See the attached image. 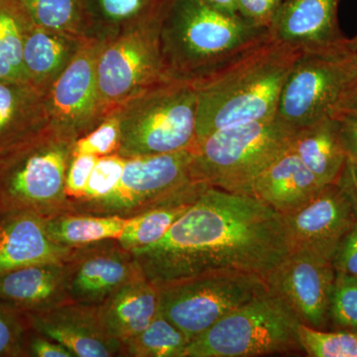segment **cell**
Wrapping results in <instances>:
<instances>
[{"instance_id":"6da1fadb","label":"cell","mask_w":357,"mask_h":357,"mask_svg":"<svg viewBox=\"0 0 357 357\" xmlns=\"http://www.w3.org/2000/svg\"><path fill=\"white\" fill-rule=\"evenodd\" d=\"M131 253L160 288L220 271L265 279L291 245L281 213L255 197L208 185L159 241Z\"/></svg>"},{"instance_id":"7a4b0ae2","label":"cell","mask_w":357,"mask_h":357,"mask_svg":"<svg viewBox=\"0 0 357 357\" xmlns=\"http://www.w3.org/2000/svg\"><path fill=\"white\" fill-rule=\"evenodd\" d=\"M302 50L270 38L196 82V142L220 129L275 119L282 89ZM195 142V143H196Z\"/></svg>"},{"instance_id":"3957f363","label":"cell","mask_w":357,"mask_h":357,"mask_svg":"<svg viewBox=\"0 0 357 357\" xmlns=\"http://www.w3.org/2000/svg\"><path fill=\"white\" fill-rule=\"evenodd\" d=\"M270 38L269 30L203 0H167L162 14V54L175 79L199 81Z\"/></svg>"},{"instance_id":"277c9868","label":"cell","mask_w":357,"mask_h":357,"mask_svg":"<svg viewBox=\"0 0 357 357\" xmlns=\"http://www.w3.org/2000/svg\"><path fill=\"white\" fill-rule=\"evenodd\" d=\"M75 140L49 126L0 155V215L63 210Z\"/></svg>"},{"instance_id":"5b68a950","label":"cell","mask_w":357,"mask_h":357,"mask_svg":"<svg viewBox=\"0 0 357 357\" xmlns=\"http://www.w3.org/2000/svg\"><path fill=\"white\" fill-rule=\"evenodd\" d=\"M198 91L196 82L171 79L112 112L121 124L123 158L172 153L194 146L196 142Z\"/></svg>"},{"instance_id":"8992f818","label":"cell","mask_w":357,"mask_h":357,"mask_svg":"<svg viewBox=\"0 0 357 357\" xmlns=\"http://www.w3.org/2000/svg\"><path fill=\"white\" fill-rule=\"evenodd\" d=\"M293 134L276 119L215 131L194 144V177L211 187L250 196L255 178L287 151Z\"/></svg>"},{"instance_id":"52a82bcc","label":"cell","mask_w":357,"mask_h":357,"mask_svg":"<svg viewBox=\"0 0 357 357\" xmlns=\"http://www.w3.org/2000/svg\"><path fill=\"white\" fill-rule=\"evenodd\" d=\"M299 319L268 289L190 342L184 357H255L302 351Z\"/></svg>"},{"instance_id":"ba28073f","label":"cell","mask_w":357,"mask_h":357,"mask_svg":"<svg viewBox=\"0 0 357 357\" xmlns=\"http://www.w3.org/2000/svg\"><path fill=\"white\" fill-rule=\"evenodd\" d=\"M165 4L155 13L119 26L116 35L105 39L96 74L107 115L148 89L175 79L169 74L162 54L161 20Z\"/></svg>"},{"instance_id":"9c48e42d","label":"cell","mask_w":357,"mask_h":357,"mask_svg":"<svg viewBox=\"0 0 357 357\" xmlns=\"http://www.w3.org/2000/svg\"><path fill=\"white\" fill-rule=\"evenodd\" d=\"M356 79L357 61L349 39L302 51L284 83L275 119L295 133L331 116Z\"/></svg>"},{"instance_id":"30bf717a","label":"cell","mask_w":357,"mask_h":357,"mask_svg":"<svg viewBox=\"0 0 357 357\" xmlns=\"http://www.w3.org/2000/svg\"><path fill=\"white\" fill-rule=\"evenodd\" d=\"M159 312L190 342L220 319L268 291L259 275L213 272L159 288Z\"/></svg>"},{"instance_id":"8fae6325","label":"cell","mask_w":357,"mask_h":357,"mask_svg":"<svg viewBox=\"0 0 357 357\" xmlns=\"http://www.w3.org/2000/svg\"><path fill=\"white\" fill-rule=\"evenodd\" d=\"M194 146L172 153L126 158L114 194L98 204L107 215H135L178 199L191 198L208 187L192 174ZM124 218V217H123Z\"/></svg>"},{"instance_id":"7c38bea8","label":"cell","mask_w":357,"mask_h":357,"mask_svg":"<svg viewBox=\"0 0 357 357\" xmlns=\"http://www.w3.org/2000/svg\"><path fill=\"white\" fill-rule=\"evenodd\" d=\"M105 39L86 36L62 74L45 93L50 126L77 139L107 116L98 93V55Z\"/></svg>"},{"instance_id":"4fadbf2b","label":"cell","mask_w":357,"mask_h":357,"mask_svg":"<svg viewBox=\"0 0 357 357\" xmlns=\"http://www.w3.org/2000/svg\"><path fill=\"white\" fill-rule=\"evenodd\" d=\"M335 279L332 262L305 253L291 252L265 281L301 324L326 330L330 323L331 296Z\"/></svg>"},{"instance_id":"5bb4252c","label":"cell","mask_w":357,"mask_h":357,"mask_svg":"<svg viewBox=\"0 0 357 357\" xmlns=\"http://www.w3.org/2000/svg\"><path fill=\"white\" fill-rule=\"evenodd\" d=\"M283 218L291 252L332 263L338 245L357 222L351 204L337 184L324 185L309 203Z\"/></svg>"},{"instance_id":"9a60e30c","label":"cell","mask_w":357,"mask_h":357,"mask_svg":"<svg viewBox=\"0 0 357 357\" xmlns=\"http://www.w3.org/2000/svg\"><path fill=\"white\" fill-rule=\"evenodd\" d=\"M23 314L30 330L64 345L75 357L121 354V344L103 328L98 306L68 301Z\"/></svg>"},{"instance_id":"2e32d148","label":"cell","mask_w":357,"mask_h":357,"mask_svg":"<svg viewBox=\"0 0 357 357\" xmlns=\"http://www.w3.org/2000/svg\"><path fill=\"white\" fill-rule=\"evenodd\" d=\"M77 250L67 262L66 293L72 302L98 306L110 294L143 274L132 253L121 245L83 255Z\"/></svg>"},{"instance_id":"e0dca14e","label":"cell","mask_w":357,"mask_h":357,"mask_svg":"<svg viewBox=\"0 0 357 357\" xmlns=\"http://www.w3.org/2000/svg\"><path fill=\"white\" fill-rule=\"evenodd\" d=\"M75 252L49 236L46 218L28 211L0 215V276L40 263L67 262Z\"/></svg>"},{"instance_id":"ac0fdd59","label":"cell","mask_w":357,"mask_h":357,"mask_svg":"<svg viewBox=\"0 0 357 357\" xmlns=\"http://www.w3.org/2000/svg\"><path fill=\"white\" fill-rule=\"evenodd\" d=\"M340 0H283L269 27L270 36L300 50L344 42L338 25Z\"/></svg>"},{"instance_id":"d6986e66","label":"cell","mask_w":357,"mask_h":357,"mask_svg":"<svg viewBox=\"0 0 357 357\" xmlns=\"http://www.w3.org/2000/svg\"><path fill=\"white\" fill-rule=\"evenodd\" d=\"M323 187L289 148L255 178L250 196L285 215L303 208Z\"/></svg>"},{"instance_id":"ffe728a7","label":"cell","mask_w":357,"mask_h":357,"mask_svg":"<svg viewBox=\"0 0 357 357\" xmlns=\"http://www.w3.org/2000/svg\"><path fill=\"white\" fill-rule=\"evenodd\" d=\"M159 307V288L141 274L110 294L98 312L105 330L122 345L151 324Z\"/></svg>"},{"instance_id":"44dd1931","label":"cell","mask_w":357,"mask_h":357,"mask_svg":"<svg viewBox=\"0 0 357 357\" xmlns=\"http://www.w3.org/2000/svg\"><path fill=\"white\" fill-rule=\"evenodd\" d=\"M67 262L40 263L1 275L0 301L21 312L68 302Z\"/></svg>"},{"instance_id":"7402d4cb","label":"cell","mask_w":357,"mask_h":357,"mask_svg":"<svg viewBox=\"0 0 357 357\" xmlns=\"http://www.w3.org/2000/svg\"><path fill=\"white\" fill-rule=\"evenodd\" d=\"M49 126L44 93L24 82L0 79V155Z\"/></svg>"},{"instance_id":"603a6c76","label":"cell","mask_w":357,"mask_h":357,"mask_svg":"<svg viewBox=\"0 0 357 357\" xmlns=\"http://www.w3.org/2000/svg\"><path fill=\"white\" fill-rule=\"evenodd\" d=\"M84 37L70 36L32 24L26 33L23 47L27 83L46 93L69 65Z\"/></svg>"},{"instance_id":"cb8c5ba5","label":"cell","mask_w":357,"mask_h":357,"mask_svg":"<svg viewBox=\"0 0 357 357\" xmlns=\"http://www.w3.org/2000/svg\"><path fill=\"white\" fill-rule=\"evenodd\" d=\"M290 149L324 185L337 183L347 161L333 115L296 131Z\"/></svg>"},{"instance_id":"d4e9b609","label":"cell","mask_w":357,"mask_h":357,"mask_svg":"<svg viewBox=\"0 0 357 357\" xmlns=\"http://www.w3.org/2000/svg\"><path fill=\"white\" fill-rule=\"evenodd\" d=\"M128 218L121 215H61L46 218L49 236L60 245L82 248L119 239Z\"/></svg>"},{"instance_id":"484cf974","label":"cell","mask_w":357,"mask_h":357,"mask_svg":"<svg viewBox=\"0 0 357 357\" xmlns=\"http://www.w3.org/2000/svg\"><path fill=\"white\" fill-rule=\"evenodd\" d=\"M37 27L75 37L89 36L93 20L86 0H17Z\"/></svg>"},{"instance_id":"4316f807","label":"cell","mask_w":357,"mask_h":357,"mask_svg":"<svg viewBox=\"0 0 357 357\" xmlns=\"http://www.w3.org/2000/svg\"><path fill=\"white\" fill-rule=\"evenodd\" d=\"M32 23L17 0H0V79L26 81L23 47Z\"/></svg>"},{"instance_id":"83f0119b","label":"cell","mask_w":357,"mask_h":357,"mask_svg":"<svg viewBox=\"0 0 357 357\" xmlns=\"http://www.w3.org/2000/svg\"><path fill=\"white\" fill-rule=\"evenodd\" d=\"M199 195L161 204L128 218L121 236L117 239L119 245L131 252L135 249L146 248L157 243L189 210Z\"/></svg>"},{"instance_id":"f1b7e54d","label":"cell","mask_w":357,"mask_h":357,"mask_svg":"<svg viewBox=\"0 0 357 357\" xmlns=\"http://www.w3.org/2000/svg\"><path fill=\"white\" fill-rule=\"evenodd\" d=\"M190 340L163 314L121 345V354L134 357H184Z\"/></svg>"},{"instance_id":"f546056e","label":"cell","mask_w":357,"mask_h":357,"mask_svg":"<svg viewBox=\"0 0 357 357\" xmlns=\"http://www.w3.org/2000/svg\"><path fill=\"white\" fill-rule=\"evenodd\" d=\"M298 340L301 349L311 357H357V333L298 326Z\"/></svg>"},{"instance_id":"4dcf8cb0","label":"cell","mask_w":357,"mask_h":357,"mask_svg":"<svg viewBox=\"0 0 357 357\" xmlns=\"http://www.w3.org/2000/svg\"><path fill=\"white\" fill-rule=\"evenodd\" d=\"M93 21L115 27L159 10L167 0H86Z\"/></svg>"},{"instance_id":"1f68e13d","label":"cell","mask_w":357,"mask_h":357,"mask_svg":"<svg viewBox=\"0 0 357 357\" xmlns=\"http://www.w3.org/2000/svg\"><path fill=\"white\" fill-rule=\"evenodd\" d=\"M330 323L335 331L357 333V277L335 272Z\"/></svg>"},{"instance_id":"d6a6232c","label":"cell","mask_w":357,"mask_h":357,"mask_svg":"<svg viewBox=\"0 0 357 357\" xmlns=\"http://www.w3.org/2000/svg\"><path fill=\"white\" fill-rule=\"evenodd\" d=\"M126 158L121 155L98 157L81 201L96 204L109 199L121 182Z\"/></svg>"},{"instance_id":"836d02e7","label":"cell","mask_w":357,"mask_h":357,"mask_svg":"<svg viewBox=\"0 0 357 357\" xmlns=\"http://www.w3.org/2000/svg\"><path fill=\"white\" fill-rule=\"evenodd\" d=\"M121 145V124L117 115L110 112L95 128L75 140L73 156L96 157L117 154Z\"/></svg>"},{"instance_id":"e575fe53","label":"cell","mask_w":357,"mask_h":357,"mask_svg":"<svg viewBox=\"0 0 357 357\" xmlns=\"http://www.w3.org/2000/svg\"><path fill=\"white\" fill-rule=\"evenodd\" d=\"M29 330L23 312L0 301V357L26 356Z\"/></svg>"},{"instance_id":"d590c367","label":"cell","mask_w":357,"mask_h":357,"mask_svg":"<svg viewBox=\"0 0 357 357\" xmlns=\"http://www.w3.org/2000/svg\"><path fill=\"white\" fill-rule=\"evenodd\" d=\"M98 157L93 155H77L73 156L67 178H66V192L67 196L79 199L83 197L84 190L88 185L89 176Z\"/></svg>"},{"instance_id":"8d00e7d4","label":"cell","mask_w":357,"mask_h":357,"mask_svg":"<svg viewBox=\"0 0 357 357\" xmlns=\"http://www.w3.org/2000/svg\"><path fill=\"white\" fill-rule=\"evenodd\" d=\"M238 14L244 20L269 30L283 0H236Z\"/></svg>"},{"instance_id":"74e56055","label":"cell","mask_w":357,"mask_h":357,"mask_svg":"<svg viewBox=\"0 0 357 357\" xmlns=\"http://www.w3.org/2000/svg\"><path fill=\"white\" fill-rule=\"evenodd\" d=\"M333 265L337 273L357 277V222L338 245Z\"/></svg>"},{"instance_id":"f35d334b","label":"cell","mask_w":357,"mask_h":357,"mask_svg":"<svg viewBox=\"0 0 357 357\" xmlns=\"http://www.w3.org/2000/svg\"><path fill=\"white\" fill-rule=\"evenodd\" d=\"M29 332L26 337V356L75 357L64 345L34 331H32L33 333Z\"/></svg>"},{"instance_id":"ab89813d","label":"cell","mask_w":357,"mask_h":357,"mask_svg":"<svg viewBox=\"0 0 357 357\" xmlns=\"http://www.w3.org/2000/svg\"><path fill=\"white\" fill-rule=\"evenodd\" d=\"M333 116L337 121L340 142L347 159L357 163V114L335 112Z\"/></svg>"},{"instance_id":"60d3db41","label":"cell","mask_w":357,"mask_h":357,"mask_svg":"<svg viewBox=\"0 0 357 357\" xmlns=\"http://www.w3.org/2000/svg\"><path fill=\"white\" fill-rule=\"evenodd\" d=\"M344 192L357 217V163L347 159L340 178L335 183Z\"/></svg>"},{"instance_id":"b9f144b4","label":"cell","mask_w":357,"mask_h":357,"mask_svg":"<svg viewBox=\"0 0 357 357\" xmlns=\"http://www.w3.org/2000/svg\"><path fill=\"white\" fill-rule=\"evenodd\" d=\"M335 112H347L357 114V79L345 91Z\"/></svg>"},{"instance_id":"7bdbcfd3","label":"cell","mask_w":357,"mask_h":357,"mask_svg":"<svg viewBox=\"0 0 357 357\" xmlns=\"http://www.w3.org/2000/svg\"><path fill=\"white\" fill-rule=\"evenodd\" d=\"M208 6L229 15H239L236 0H203Z\"/></svg>"},{"instance_id":"ee69618b","label":"cell","mask_w":357,"mask_h":357,"mask_svg":"<svg viewBox=\"0 0 357 357\" xmlns=\"http://www.w3.org/2000/svg\"><path fill=\"white\" fill-rule=\"evenodd\" d=\"M349 45L351 47V51L354 52L357 61V35L354 38L349 39Z\"/></svg>"}]
</instances>
